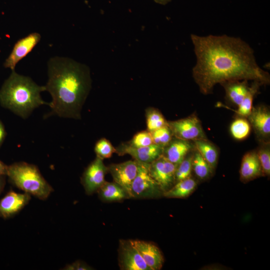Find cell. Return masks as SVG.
<instances>
[{
	"mask_svg": "<svg viewBox=\"0 0 270 270\" xmlns=\"http://www.w3.org/2000/svg\"><path fill=\"white\" fill-rule=\"evenodd\" d=\"M190 38L196 59L192 77L202 94H210L216 84L231 80L270 84L269 73L258 66L253 50L240 38L191 34Z\"/></svg>",
	"mask_w": 270,
	"mask_h": 270,
	"instance_id": "6da1fadb",
	"label": "cell"
},
{
	"mask_svg": "<svg viewBox=\"0 0 270 270\" xmlns=\"http://www.w3.org/2000/svg\"><path fill=\"white\" fill-rule=\"evenodd\" d=\"M48 81L45 86L52 98V115L80 120L82 106L92 86L88 68L72 59L54 57L48 62Z\"/></svg>",
	"mask_w": 270,
	"mask_h": 270,
	"instance_id": "7a4b0ae2",
	"label": "cell"
},
{
	"mask_svg": "<svg viewBox=\"0 0 270 270\" xmlns=\"http://www.w3.org/2000/svg\"><path fill=\"white\" fill-rule=\"evenodd\" d=\"M45 90V86H38L30 78L12 70L0 90V104L25 119L36 108L49 105L40 96V92Z\"/></svg>",
	"mask_w": 270,
	"mask_h": 270,
	"instance_id": "3957f363",
	"label": "cell"
},
{
	"mask_svg": "<svg viewBox=\"0 0 270 270\" xmlns=\"http://www.w3.org/2000/svg\"><path fill=\"white\" fill-rule=\"evenodd\" d=\"M6 176L14 186L40 200L46 199L54 191L33 164L24 162L14 163L8 166Z\"/></svg>",
	"mask_w": 270,
	"mask_h": 270,
	"instance_id": "277c9868",
	"label": "cell"
},
{
	"mask_svg": "<svg viewBox=\"0 0 270 270\" xmlns=\"http://www.w3.org/2000/svg\"><path fill=\"white\" fill-rule=\"evenodd\" d=\"M136 162L138 170L132 184V198H153L162 196L163 192L150 174V164Z\"/></svg>",
	"mask_w": 270,
	"mask_h": 270,
	"instance_id": "5b68a950",
	"label": "cell"
},
{
	"mask_svg": "<svg viewBox=\"0 0 270 270\" xmlns=\"http://www.w3.org/2000/svg\"><path fill=\"white\" fill-rule=\"evenodd\" d=\"M173 136L176 138L194 141L207 139L202 124L195 114L174 121H168Z\"/></svg>",
	"mask_w": 270,
	"mask_h": 270,
	"instance_id": "8992f818",
	"label": "cell"
},
{
	"mask_svg": "<svg viewBox=\"0 0 270 270\" xmlns=\"http://www.w3.org/2000/svg\"><path fill=\"white\" fill-rule=\"evenodd\" d=\"M178 166L169 161L162 155L150 164V174L163 192L176 184L175 174Z\"/></svg>",
	"mask_w": 270,
	"mask_h": 270,
	"instance_id": "52a82bcc",
	"label": "cell"
},
{
	"mask_svg": "<svg viewBox=\"0 0 270 270\" xmlns=\"http://www.w3.org/2000/svg\"><path fill=\"white\" fill-rule=\"evenodd\" d=\"M118 266L122 270H151L130 240H120Z\"/></svg>",
	"mask_w": 270,
	"mask_h": 270,
	"instance_id": "ba28073f",
	"label": "cell"
},
{
	"mask_svg": "<svg viewBox=\"0 0 270 270\" xmlns=\"http://www.w3.org/2000/svg\"><path fill=\"white\" fill-rule=\"evenodd\" d=\"M108 172L103 160L96 156L84 170L81 178L86 192L88 195L97 192L106 181L104 177Z\"/></svg>",
	"mask_w": 270,
	"mask_h": 270,
	"instance_id": "9c48e42d",
	"label": "cell"
},
{
	"mask_svg": "<svg viewBox=\"0 0 270 270\" xmlns=\"http://www.w3.org/2000/svg\"><path fill=\"white\" fill-rule=\"evenodd\" d=\"M247 118L260 143L270 142V112L268 108L264 106L252 107Z\"/></svg>",
	"mask_w": 270,
	"mask_h": 270,
	"instance_id": "30bf717a",
	"label": "cell"
},
{
	"mask_svg": "<svg viewBox=\"0 0 270 270\" xmlns=\"http://www.w3.org/2000/svg\"><path fill=\"white\" fill-rule=\"evenodd\" d=\"M108 168L114 182L122 186L131 197V187L138 170L137 162L128 160L120 164H112Z\"/></svg>",
	"mask_w": 270,
	"mask_h": 270,
	"instance_id": "8fae6325",
	"label": "cell"
},
{
	"mask_svg": "<svg viewBox=\"0 0 270 270\" xmlns=\"http://www.w3.org/2000/svg\"><path fill=\"white\" fill-rule=\"evenodd\" d=\"M40 38V34L32 32L20 39L15 44L12 51L6 59L4 66L14 70L16 64L33 50Z\"/></svg>",
	"mask_w": 270,
	"mask_h": 270,
	"instance_id": "7c38bea8",
	"label": "cell"
},
{
	"mask_svg": "<svg viewBox=\"0 0 270 270\" xmlns=\"http://www.w3.org/2000/svg\"><path fill=\"white\" fill-rule=\"evenodd\" d=\"M116 153L120 156L128 154L134 160L146 164H150L162 154L163 148L154 144L140 147L132 148L124 143L116 148Z\"/></svg>",
	"mask_w": 270,
	"mask_h": 270,
	"instance_id": "4fadbf2b",
	"label": "cell"
},
{
	"mask_svg": "<svg viewBox=\"0 0 270 270\" xmlns=\"http://www.w3.org/2000/svg\"><path fill=\"white\" fill-rule=\"evenodd\" d=\"M30 198L28 193L10 191L0 200V216L6 219L14 216L28 204Z\"/></svg>",
	"mask_w": 270,
	"mask_h": 270,
	"instance_id": "5bb4252c",
	"label": "cell"
},
{
	"mask_svg": "<svg viewBox=\"0 0 270 270\" xmlns=\"http://www.w3.org/2000/svg\"><path fill=\"white\" fill-rule=\"evenodd\" d=\"M130 242L151 270L162 268L164 258L160 250L156 244L151 242L138 240H130Z\"/></svg>",
	"mask_w": 270,
	"mask_h": 270,
	"instance_id": "9a60e30c",
	"label": "cell"
},
{
	"mask_svg": "<svg viewBox=\"0 0 270 270\" xmlns=\"http://www.w3.org/2000/svg\"><path fill=\"white\" fill-rule=\"evenodd\" d=\"M191 141L173 138L172 140L163 148L162 155L172 163L178 165L186 156L194 150Z\"/></svg>",
	"mask_w": 270,
	"mask_h": 270,
	"instance_id": "2e32d148",
	"label": "cell"
},
{
	"mask_svg": "<svg viewBox=\"0 0 270 270\" xmlns=\"http://www.w3.org/2000/svg\"><path fill=\"white\" fill-rule=\"evenodd\" d=\"M240 174V180L243 182H248L263 176L256 151L248 152L244 156Z\"/></svg>",
	"mask_w": 270,
	"mask_h": 270,
	"instance_id": "e0dca14e",
	"label": "cell"
},
{
	"mask_svg": "<svg viewBox=\"0 0 270 270\" xmlns=\"http://www.w3.org/2000/svg\"><path fill=\"white\" fill-rule=\"evenodd\" d=\"M220 84L225 90L226 99L237 106L242 102L250 88L247 80L228 81Z\"/></svg>",
	"mask_w": 270,
	"mask_h": 270,
	"instance_id": "ac0fdd59",
	"label": "cell"
},
{
	"mask_svg": "<svg viewBox=\"0 0 270 270\" xmlns=\"http://www.w3.org/2000/svg\"><path fill=\"white\" fill-rule=\"evenodd\" d=\"M97 192L100 198L106 202H120L130 198L126 190L114 182L105 181Z\"/></svg>",
	"mask_w": 270,
	"mask_h": 270,
	"instance_id": "d6986e66",
	"label": "cell"
},
{
	"mask_svg": "<svg viewBox=\"0 0 270 270\" xmlns=\"http://www.w3.org/2000/svg\"><path fill=\"white\" fill-rule=\"evenodd\" d=\"M196 186V182L190 176L176 182L171 188L164 192L162 196L168 198H185L192 193Z\"/></svg>",
	"mask_w": 270,
	"mask_h": 270,
	"instance_id": "ffe728a7",
	"label": "cell"
},
{
	"mask_svg": "<svg viewBox=\"0 0 270 270\" xmlns=\"http://www.w3.org/2000/svg\"><path fill=\"white\" fill-rule=\"evenodd\" d=\"M193 143L195 149L214 169L218 158V151L216 147L208 139L195 140Z\"/></svg>",
	"mask_w": 270,
	"mask_h": 270,
	"instance_id": "44dd1931",
	"label": "cell"
},
{
	"mask_svg": "<svg viewBox=\"0 0 270 270\" xmlns=\"http://www.w3.org/2000/svg\"><path fill=\"white\" fill-rule=\"evenodd\" d=\"M250 86L249 90L240 104L238 106L236 110H233L239 117L247 118L252 112V102L255 96L258 93L260 88L262 84L260 82L252 81Z\"/></svg>",
	"mask_w": 270,
	"mask_h": 270,
	"instance_id": "7402d4cb",
	"label": "cell"
},
{
	"mask_svg": "<svg viewBox=\"0 0 270 270\" xmlns=\"http://www.w3.org/2000/svg\"><path fill=\"white\" fill-rule=\"evenodd\" d=\"M192 160V170L198 178L204 180L212 174L214 168L194 148Z\"/></svg>",
	"mask_w": 270,
	"mask_h": 270,
	"instance_id": "603a6c76",
	"label": "cell"
},
{
	"mask_svg": "<svg viewBox=\"0 0 270 270\" xmlns=\"http://www.w3.org/2000/svg\"><path fill=\"white\" fill-rule=\"evenodd\" d=\"M147 130L150 132L168 126V121L158 110L149 108L146 111Z\"/></svg>",
	"mask_w": 270,
	"mask_h": 270,
	"instance_id": "cb8c5ba5",
	"label": "cell"
},
{
	"mask_svg": "<svg viewBox=\"0 0 270 270\" xmlns=\"http://www.w3.org/2000/svg\"><path fill=\"white\" fill-rule=\"evenodd\" d=\"M246 118L240 117L232 122L230 131L235 139L242 140L248 136L250 132V124Z\"/></svg>",
	"mask_w": 270,
	"mask_h": 270,
	"instance_id": "d4e9b609",
	"label": "cell"
},
{
	"mask_svg": "<svg viewBox=\"0 0 270 270\" xmlns=\"http://www.w3.org/2000/svg\"><path fill=\"white\" fill-rule=\"evenodd\" d=\"M256 151L260 160L263 176L270 174V142H261Z\"/></svg>",
	"mask_w": 270,
	"mask_h": 270,
	"instance_id": "484cf974",
	"label": "cell"
},
{
	"mask_svg": "<svg viewBox=\"0 0 270 270\" xmlns=\"http://www.w3.org/2000/svg\"><path fill=\"white\" fill-rule=\"evenodd\" d=\"M150 133L153 144L162 148L168 144L174 138L168 124L152 131Z\"/></svg>",
	"mask_w": 270,
	"mask_h": 270,
	"instance_id": "4316f807",
	"label": "cell"
},
{
	"mask_svg": "<svg viewBox=\"0 0 270 270\" xmlns=\"http://www.w3.org/2000/svg\"><path fill=\"white\" fill-rule=\"evenodd\" d=\"M192 154H188L178 166L175 174L176 183L190 177L192 171Z\"/></svg>",
	"mask_w": 270,
	"mask_h": 270,
	"instance_id": "83f0119b",
	"label": "cell"
},
{
	"mask_svg": "<svg viewBox=\"0 0 270 270\" xmlns=\"http://www.w3.org/2000/svg\"><path fill=\"white\" fill-rule=\"evenodd\" d=\"M94 152L97 157L104 160L110 158L113 153L116 152V149L109 140L105 138H102L96 142Z\"/></svg>",
	"mask_w": 270,
	"mask_h": 270,
	"instance_id": "f1b7e54d",
	"label": "cell"
},
{
	"mask_svg": "<svg viewBox=\"0 0 270 270\" xmlns=\"http://www.w3.org/2000/svg\"><path fill=\"white\" fill-rule=\"evenodd\" d=\"M124 144L132 148L144 147L154 144L151 133L148 130L138 132L131 140Z\"/></svg>",
	"mask_w": 270,
	"mask_h": 270,
	"instance_id": "f546056e",
	"label": "cell"
},
{
	"mask_svg": "<svg viewBox=\"0 0 270 270\" xmlns=\"http://www.w3.org/2000/svg\"><path fill=\"white\" fill-rule=\"evenodd\" d=\"M64 268L66 270H92L90 266L85 262L77 260L75 262L67 264Z\"/></svg>",
	"mask_w": 270,
	"mask_h": 270,
	"instance_id": "4dcf8cb0",
	"label": "cell"
},
{
	"mask_svg": "<svg viewBox=\"0 0 270 270\" xmlns=\"http://www.w3.org/2000/svg\"><path fill=\"white\" fill-rule=\"evenodd\" d=\"M6 136V132L4 126L0 120V146L2 144Z\"/></svg>",
	"mask_w": 270,
	"mask_h": 270,
	"instance_id": "1f68e13d",
	"label": "cell"
},
{
	"mask_svg": "<svg viewBox=\"0 0 270 270\" xmlns=\"http://www.w3.org/2000/svg\"><path fill=\"white\" fill-rule=\"evenodd\" d=\"M8 167L3 162L0 160V175L6 176L8 172Z\"/></svg>",
	"mask_w": 270,
	"mask_h": 270,
	"instance_id": "d6a6232c",
	"label": "cell"
},
{
	"mask_svg": "<svg viewBox=\"0 0 270 270\" xmlns=\"http://www.w3.org/2000/svg\"><path fill=\"white\" fill-rule=\"evenodd\" d=\"M5 176H6L0 175V194L2 192L4 187L6 183Z\"/></svg>",
	"mask_w": 270,
	"mask_h": 270,
	"instance_id": "836d02e7",
	"label": "cell"
},
{
	"mask_svg": "<svg viewBox=\"0 0 270 270\" xmlns=\"http://www.w3.org/2000/svg\"><path fill=\"white\" fill-rule=\"evenodd\" d=\"M156 2L162 4L166 5L170 2L172 0H154Z\"/></svg>",
	"mask_w": 270,
	"mask_h": 270,
	"instance_id": "e575fe53",
	"label": "cell"
}]
</instances>
